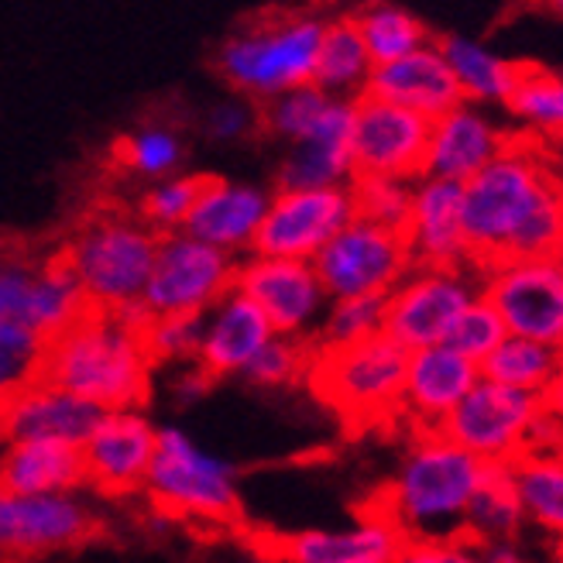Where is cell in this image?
<instances>
[{"label": "cell", "instance_id": "b9f144b4", "mask_svg": "<svg viewBox=\"0 0 563 563\" xmlns=\"http://www.w3.org/2000/svg\"><path fill=\"white\" fill-rule=\"evenodd\" d=\"M141 341L155 368H183L200 354V320L196 317H158L141 327Z\"/></svg>", "mask_w": 563, "mask_h": 563}, {"label": "cell", "instance_id": "4fadbf2b", "mask_svg": "<svg viewBox=\"0 0 563 563\" xmlns=\"http://www.w3.org/2000/svg\"><path fill=\"white\" fill-rule=\"evenodd\" d=\"M482 296L509 336L563 351V258L498 262L482 268Z\"/></svg>", "mask_w": 563, "mask_h": 563}, {"label": "cell", "instance_id": "30bf717a", "mask_svg": "<svg viewBox=\"0 0 563 563\" xmlns=\"http://www.w3.org/2000/svg\"><path fill=\"white\" fill-rule=\"evenodd\" d=\"M482 296V278L461 268H412L385 296V336L406 354L446 344L464 309Z\"/></svg>", "mask_w": 563, "mask_h": 563}, {"label": "cell", "instance_id": "6da1fadb", "mask_svg": "<svg viewBox=\"0 0 563 563\" xmlns=\"http://www.w3.org/2000/svg\"><path fill=\"white\" fill-rule=\"evenodd\" d=\"M464 238L474 268L563 258V183L543 155L512 141L464 186Z\"/></svg>", "mask_w": 563, "mask_h": 563}, {"label": "cell", "instance_id": "ac0fdd59", "mask_svg": "<svg viewBox=\"0 0 563 563\" xmlns=\"http://www.w3.org/2000/svg\"><path fill=\"white\" fill-rule=\"evenodd\" d=\"M158 446V422L145 409H110L82 443L87 488L107 498L145 492Z\"/></svg>", "mask_w": 563, "mask_h": 563}, {"label": "cell", "instance_id": "681fc988", "mask_svg": "<svg viewBox=\"0 0 563 563\" xmlns=\"http://www.w3.org/2000/svg\"><path fill=\"white\" fill-rule=\"evenodd\" d=\"M485 563H529L512 543H498V547H485Z\"/></svg>", "mask_w": 563, "mask_h": 563}, {"label": "cell", "instance_id": "f1b7e54d", "mask_svg": "<svg viewBox=\"0 0 563 563\" xmlns=\"http://www.w3.org/2000/svg\"><path fill=\"white\" fill-rule=\"evenodd\" d=\"M437 45L443 52L450 73L457 79L464 103L485 107V110L492 103H509L522 63L505 59L492 45L471 35H443L437 38Z\"/></svg>", "mask_w": 563, "mask_h": 563}, {"label": "cell", "instance_id": "52a82bcc", "mask_svg": "<svg viewBox=\"0 0 563 563\" xmlns=\"http://www.w3.org/2000/svg\"><path fill=\"white\" fill-rule=\"evenodd\" d=\"M409 354L391 344L385 333L336 351H313L309 361V388L354 427H378L402 416Z\"/></svg>", "mask_w": 563, "mask_h": 563}, {"label": "cell", "instance_id": "9a60e30c", "mask_svg": "<svg viewBox=\"0 0 563 563\" xmlns=\"http://www.w3.org/2000/svg\"><path fill=\"white\" fill-rule=\"evenodd\" d=\"M100 537V516L79 495H11L0 492V556L45 560L87 547Z\"/></svg>", "mask_w": 563, "mask_h": 563}, {"label": "cell", "instance_id": "277c9868", "mask_svg": "<svg viewBox=\"0 0 563 563\" xmlns=\"http://www.w3.org/2000/svg\"><path fill=\"white\" fill-rule=\"evenodd\" d=\"M158 241L162 238L137 213L100 210L79 223L59 255L90 309L134 313L141 309Z\"/></svg>", "mask_w": 563, "mask_h": 563}, {"label": "cell", "instance_id": "ba28073f", "mask_svg": "<svg viewBox=\"0 0 563 563\" xmlns=\"http://www.w3.org/2000/svg\"><path fill=\"white\" fill-rule=\"evenodd\" d=\"M87 309V296L59 251L42 255L27 244L0 241V323H18L52 341Z\"/></svg>", "mask_w": 563, "mask_h": 563}, {"label": "cell", "instance_id": "83f0119b", "mask_svg": "<svg viewBox=\"0 0 563 563\" xmlns=\"http://www.w3.org/2000/svg\"><path fill=\"white\" fill-rule=\"evenodd\" d=\"M87 488L82 450L45 440H4L0 446V492L11 495H79Z\"/></svg>", "mask_w": 563, "mask_h": 563}, {"label": "cell", "instance_id": "f6af8a7d", "mask_svg": "<svg viewBox=\"0 0 563 563\" xmlns=\"http://www.w3.org/2000/svg\"><path fill=\"white\" fill-rule=\"evenodd\" d=\"M262 131V107L238 93L220 97L203 110V134L213 145H241Z\"/></svg>", "mask_w": 563, "mask_h": 563}, {"label": "cell", "instance_id": "4316f807", "mask_svg": "<svg viewBox=\"0 0 563 563\" xmlns=\"http://www.w3.org/2000/svg\"><path fill=\"white\" fill-rule=\"evenodd\" d=\"M368 93L396 103V107H406L412 114L427 118L430 124L437 118H443L446 110L464 103L461 87H457L454 73H450L437 38L430 45L416 48L412 55H402L396 63L375 66Z\"/></svg>", "mask_w": 563, "mask_h": 563}, {"label": "cell", "instance_id": "7bdbcfd3", "mask_svg": "<svg viewBox=\"0 0 563 563\" xmlns=\"http://www.w3.org/2000/svg\"><path fill=\"white\" fill-rule=\"evenodd\" d=\"M45 341L18 323H0V402L38 378Z\"/></svg>", "mask_w": 563, "mask_h": 563}, {"label": "cell", "instance_id": "7a4b0ae2", "mask_svg": "<svg viewBox=\"0 0 563 563\" xmlns=\"http://www.w3.org/2000/svg\"><path fill=\"white\" fill-rule=\"evenodd\" d=\"M145 323V309L134 313L87 309L73 327L45 341L38 378L100 412L145 409L155 385V364L141 341Z\"/></svg>", "mask_w": 563, "mask_h": 563}, {"label": "cell", "instance_id": "60d3db41", "mask_svg": "<svg viewBox=\"0 0 563 563\" xmlns=\"http://www.w3.org/2000/svg\"><path fill=\"white\" fill-rule=\"evenodd\" d=\"M309 361H313V344L275 333L262 347V354L247 364V372L241 378L258 388H286L309 375Z\"/></svg>", "mask_w": 563, "mask_h": 563}, {"label": "cell", "instance_id": "d590c367", "mask_svg": "<svg viewBox=\"0 0 563 563\" xmlns=\"http://www.w3.org/2000/svg\"><path fill=\"white\" fill-rule=\"evenodd\" d=\"M505 107H509L529 131L563 141V76L560 73L522 63L516 90Z\"/></svg>", "mask_w": 563, "mask_h": 563}, {"label": "cell", "instance_id": "2e32d148", "mask_svg": "<svg viewBox=\"0 0 563 563\" xmlns=\"http://www.w3.org/2000/svg\"><path fill=\"white\" fill-rule=\"evenodd\" d=\"M234 289L255 302L278 336L313 344L330 309V296L313 262H282L247 255L238 262Z\"/></svg>", "mask_w": 563, "mask_h": 563}, {"label": "cell", "instance_id": "f35d334b", "mask_svg": "<svg viewBox=\"0 0 563 563\" xmlns=\"http://www.w3.org/2000/svg\"><path fill=\"white\" fill-rule=\"evenodd\" d=\"M354 213L364 223H375V228L396 231L406 238L409 217H412V183L406 179H354Z\"/></svg>", "mask_w": 563, "mask_h": 563}, {"label": "cell", "instance_id": "3957f363", "mask_svg": "<svg viewBox=\"0 0 563 563\" xmlns=\"http://www.w3.org/2000/svg\"><path fill=\"white\" fill-rule=\"evenodd\" d=\"M485 461L443 433H419L385 485L375 512L399 529L406 543L464 537L467 509L482 488Z\"/></svg>", "mask_w": 563, "mask_h": 563}, {"label": "cell", "instance_id": "7dc6e473", "mask_svg": "<svg viewBox=\"0 0 563 563\" xmlns=\"http://www.w3.org/2000/svg\"><path fill=\"white\" fill-rule=\"evenodd\" d=\"M213 388V378L200 368V364H183V368H168V399L179 409H189L203 402Z\"/></svg>", "mask_w": 563, "mask_h": 563}, {"label": "cell", "instance_id": "e0dca14e", "mask_svg": "<svg viewBox=\"0 0 563 563\" xmlns=\"http://www.w3.org/2000/svg\"><path fill=\"white\" fill-rule=\"evenodd\" d=\"M430 148V121L378 97L354 100L351 162L354 179H422Z\"/></svg>", "mask_w": 563, "mask_h": 563}, {"label": "cell", "instance_id": "44dd1931", "mask_svg": "<svg viewBox=\"0 0 563 563\" xmlns=\"http://www.w3.org/2000/svg\"><path fill=\"white\" fill-rule=\"evenodd\" d=\"M509 145V131L498 128L485 107L457 103L430 124V148L422 176L467 186Z\"/></svg>", "mask_w": 563, "mask_h": 563}, {"label": "cell", "instance_id": "cb8c5ba5", "mask_svg": "<svg viewBox=\"0 0 563 563\" xmlns=\"http://www.w3.org/2000/svg\"><path fill=\"white\" fill-rule=\"evenodd\" d=\"M351 131H354V103L330 100L317 128L302 141L286 148L278 162L275 189H333L354 183L351 162Z\"/></svg>", "mask_w": 563, "mask_h": 563}, {"label": "cell", "instance_id": "c3c4849f", "mask_svg": "<svg viewBox=\"0 0 563 563\" xmlns=\"http://www.w3.org/2000/svg\"><path fill=\"white\" fill-rule=\"evenodd\" d=\"M540 406L547 416H553L556 422H563V368L556 372V378L547 385V391L540 396Z\"/></svg>", "mask_w": 563, "mask_h": 563}, {"label": "cell", "instance_id": "8d00e7d4", "mask_svg": "<svg viewBox=\"0 0 563 563\" xmlns=\"http://www.w3.org/2000/svg\"><path fill=\"white\" fill-rule=\"evenodd\" d=\"M385 333V299H330L313 351H336Z\"/></svg>", "mask_w": 563, "mask_h": 563}, {"label": "cell", "instance_id": "5bb4252c", "mask_svg": "<svg viewBox=\"0 0 563 563\" xmlns=\"http://www.w3.org/2000/svg\"><path fill=\"white\" fill-rule=\"evenodd\" d=\"M351 186L333 189H272L251 255L282 262H317L320 251L354 220Z\"/></svg>", "mask_w": 563, "mask_h": 563}, {"label": "cell", "instance_id": "836d02e7", "mask_svg": "<svg viewBox=\"0 0 563 563\" xmlns=\"http://www.w3.org/2000/svg\"><path fill=\"white\" fill-rule=\"evenodd\" d=\"M114 158L124 173H131L134 179H145L152 186V183H162L168 176L183 173L186 141L173 124H137L134 131L118 137Z\"/></svg>", "mask_w": 563, "mask_h": 563}, {"label": "cell", "instance_id": "e575fe53", "mask_svg": "<svg viewBox=\"0 0 563 563\" xmlns=\"http://www.w3.org/2000/svg\"><path fill=\"white\" fill-rule=\"evenodd\" d=\"M512 477L526 519L563 537V454H522Z\"/></svg>", "mask_w": 563, "mask_h": 563}, {"label": "cell", "instance_id": "9c48e42d", "mask_svg": "<svg viewBox=\"0 0 563 563\" xmlns=\"http://www.w3.org/2000/svg\"><path fill=\"white\" fill-rule=\"evenodd\" d=\"M238 258L196 241L189 234H165L155 251L141 309L148 320L158 317H207L234 289Z\"/></svg>", "mask_w": 563, "mask_h": 563}, {"label": "cell", "instance_id": "7c38bea8", "mask_svg": "<svg viewBox=\"0 0 563 563\" xmlns=\"http://www.w3.org/2000/svg\"><path fill=\"white\" fill-rule=\"evenodd\" d=\"M330 299H385L416 268L402 234L351 220L313 262Z\"/></svg>", "mask_w": 563, "mask_h": 563}, {"label": "cell", "instance_id": "74e56055", "mask_svg": "<svg viewBox=\"0 0 563 563\" xmlns=\"http://www.w3.org/2000/svg\"><path fill=\"white\" fill-rule=\"evenodd\" d=\"M203 176L196 173H179V176H168L162 183H152L137 200V217L148 223V228L165 238V234H179L186 228V220L196 207V196H200Z\"/></svg>", "mask_w": 563, "mask_h": 563}, {"label": "cell", "instance_id": "484cf974", "mask_svg": "<svg viewBox=\"0 0 563 563\" xmlns=\"http://www.w3.org/2000/svg\"><path fill=\"white\" fill-rule=\"evenodd\" d=\"M100 416L103 412L97 406L35 378L4 402V433L8 440H45V443L82 446L100 422Z\"/></svg>", "mask_w": 563, "mask_h": 563}, {"label": "cell", "instance_id": "f907efd6", "mask_svg": "<svg viewBox=\"0 0 563 563\" xmlns=\"http://www.w3.org/2000/svg\"><path fill=\"white\" fill-rule=\"evenodd\" d=\"M231 563H278L272 553H265V550H258V553H247V556H241V560H231Z\"/></svg>", "mask_w": 563, "mask_h": 563}, {"label": "cell", "instance_id": "5b68a950", "mask_svg": "<svg viewBox=\"0 0 563 563\" xmlns=\"http://www.w3.org/2000/svg\"><path fill=\"white\" fill-rule=\"evenodd\" d=\"M323 27L327 18L306 11L247 21L220 42L213 66L238 97L262 107L313 82Z\"/></svg>", "mask_w": 563, "mask_h": 563}, {"label": "cell", "instance_id": "8fae6325", "mask_svg": "<svg viewBox=\"0 0 563 563\" xmlns=\"http://www.w3.org/2000/svg\"><path fill=\"white\" fill-rule=\"evenodd\" d=\"M543 416L537 396L482 378L467 399L446 416L440 433L485 464H516L529 454L532 427Z\"/></svg>", "mask_w": 563, "mask_h": 563}, {"label": "cell", "instance_id": "ab89813d", "mask_svg": "<svg viewBox=\"0 0 563 563\" xmlns=\"http://www.w3.org/2000/svg\"><path fill=\"white\" fill-rule=\"evenodd\" d=\"M333 97H327L323 90H317L313 82L299 90L282 93L268 103H262V131L278 137L282 145H296L309 131L317 128V121L323 118V110Z\"/></svg>", "mask_w": 563, "mask_h": 563}, {"label": "cell", "instance_id": "d6a6232c", "mask_svg": "<svg viewBox=\"0 0 563 563\" xmlns=\"http://www.w3.org/2000/svg\"><path fill=\"white\" fill-rule=\"evenodd\" d=\"M560 368H563V351L526 341V336H505L495 347V354L482 364V378H492L505 388H516L540 399Z\"/></svg>", "mask_w": 563, "mask_h": 563}, {"label": "cell", "instance_id": "ffe728a7", "mask_svg": "<svg viewBox=\"0 0 563 563\" xmlns=\"http://www.w3.org/2000/svg\"><path fill=\"white\" fill-rule=\"evenodd\" d=\"M406 540L382 512H364L347 526L299 529L268 540L262 550L278 563H396Z\"/></svg>", "mask_w": 563, "mask_h": 563}, {"label": "cell", "instance_id": "bcb514c9", "mask_svg": "<svg viewBox=\"0 0 563 563\" xmlns=\"http://www.w3.org/2000/svg\"><path fill=\"white\" fill-rule=\"evenodd\" d=\"M396 563H485V550L467 537L406 543Z\"/></svg>", "mask_w": 563, "mask_h": 563}, {"label": "cell", "instance_id": "d4e9b609", "mask_svg": "<svg viewBox=\"0 0 563 563\" xmlns=\"http://www.w3.org/2000/svg\"><path fill=\"white\" fill-rule=\"evenodd\" d=\"M272 336L275 330L262 309L238 289H231L207 317H200V354H196V364L213 382L241 378Z\"/></svg>", "mask_w": 563, "mask_h": 563}, {"label": "cell", "instance_id": "4dcf8cb0", "mask_svg": "<svg viewBox=\"0 0 563 563\" xmlns=\"http://www.w3.org/2000/svg\"><path fill=\"white\" fill-rule=\"evenodd\" d=\"M526 522L522 501L516 492V477L512 464H485L482 488H477L467 522H464V537L477 547H498V543H512L519 526Z\"/></svg>", "mask_w": 563, "mask_h": 563}, {"label": "cell", "instance_id": "1f68e13d", "mask_svg": "<svg viewBox=\"0 0 563 563\" xmlns=\"http://www.w3.org/2000/svg\"><path fill=\"white\" fill-rule=\"evenodd\" d=\"M351 18L375 66H388L433 42L430 27L402 4H364Z\"/></svg>", "mask_w": 563, "mask_h": 563}, {"label": "cell", "instance_id": "816d5d0a", "mask_svg": "<svg viewBox=\"0 0 563 563\" xmlns=\"http://www.w3.org/2000/svg\"><path fill=\"white\" fill-rule=\"evenodd\" d=\"M8 433H4V402H0V446H4Z\"/></svg>", "mask_w": 563, "mask_h": 563}, {"label": "cell", "instance_id": "d6986e66", "mask_svg": "<svg viewBox=\"0 0 563 563\" xmlns=\"http://www.w3.org/2000/svg\"><path fill=\"white\" fill-rule=\"evenodd\" d=\"M268 203H272V189L207 173L183 234L241 262L255 251V238L262 231Z\"/></svg>", "mask_w": 563, "mask_h": 563}, {"label": "cell", "instance_id": "ee69618b", "mask_svg": "<svg viewBox=\"0 0 563 563\" xmlns=\"http://www.w3.org/2000/svg\"><path fill=\"white\" fill-rule=\"evenodd\" d=\"M505 336H509V330H505L501 317L495 313V306L485 296H477L461 313L454 330H450L446 347H454L457 354H464L467 361H474L477 368H482V364L495 354V347L505 341Z\"/></svg>", "mask_w": 563, "mask_h": 563}, {"label": "cell", "instance_id": "f5cc1de1", "mask_svg": "<svg viewBox=\"0 0 563 563\" xmlns=\"http://www.w3.org/2000/svg\"><path fill=\"white\" fill-rule=\"evenodd\" d=\"M0 563H38V560H14V556H0Z\"/></svg>", "mask_w": 563, "mask_h": 563}, {"label": "cell", "instance_id": "f546056e", "mask_svg": "<svg viewBox=\"0 0 563 563\" xmlns=\"http://www.w3.org/2000/svg\"><path fill=\"white\" fill-rule=\"evenodd\" d=\"M375 76V63L368 48H364L357 24L351 14L327 18L320 52H317V69H313V87L323 90L333 100H361L368 97Z\"/></svg>", "mask_w": 563, "mask_h": 563}, {"label": "cell", "instance_id": "603a6c76", "mask_svg": "<svg viewBox=\"0 0 563 563\" xmlns=\"http://www.w3.org/2000/svg\"><path fill=\"white\" fill-rule=\"evenodd\" d=\"M477 382H482V368L454 347L437 344L412 351L402 385V416L416 422L419 433H440L446 416L467 399Z\"/></svg>", "mask_w": 563, "mask_h": 563}, {"label": "cell", "instance_id": "8992f818", "mask_svg": "<svg viewBox=\"0 0 563 563\" xmlns=\"http://www.w3.org/2000/svg\"><path fill=\"white\" fill-rule=\"evenodd\" d=\"M145 495L173 519L223 526L241 516V471L183 427H158Z\"/></svg>", "mask_w": 563, "mask_h": 563}, {"label": "cell", "instance_id": "7402d4cb", "mask_svg": "<svg viewBox=\"0 0 563 563\" xmlns=\"http://www.w3.org/2000/svg\"><path fill=\"white\" fill-rule=\"evenodd\" d=\"M406 244L416 268L471 265L464 238V186L430 176L416 179Z\"/></svg>", "mask_w": 563, "mask_h": 563}]
</instances>
